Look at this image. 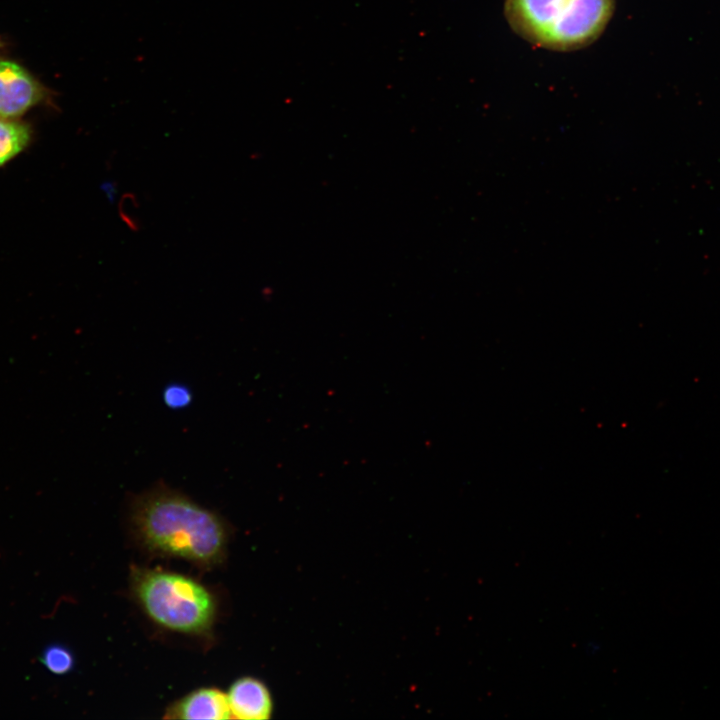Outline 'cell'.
<instances>
[{"instance_id": "277c9868", "label": "cell", "mask_w": 720, "mask_h": 720, "mask_svg": "<svg viewBox=\"0 0 720 720\" xmlns=\"http://www.w3.org/2000/svg\"><path fill=\"white\" fill-rule=\"evenodd\" d=\"M46 95L42 85L22 66L0 60V117L18 119Z\"/></svg>"}, {"instance_id": "6da1fadb", "label": "cell", "mask_w": 720, "mask_h": 720, "mask_svg": "<svg viewBox=\"0 0 720 720\" xmlns=\"http://www.w3.org/2000/svg\"><path fill=\"white\" fill-rule=\"evenodd\" d=\"M131 523L145 549L201 568L221 563L228 531L222 518L186 495L158 486L136 497Z\"/></svg>"}, {"instance_id": "5b68a950", "label": "cell", "mask_w": 720, "mask_h": 720, "mask_svg": "<svg viewBox=\"0 0 720 720\" xmlns=\"http://www.w3.org/2000/svg\"><path fill=\"white\" fill-rule=\"evenodd\" d=\"M232 718L264 720L271 717L273 702L266 685L253 677L237 679L227 693Z\"/></svg>"}, {"instance_id": "8992f818", "label": "cell", "mask_w": 720, "mask_h": 720, "mask_svg": "<svg viewBox=\"0 0 720 720\" xmlns=\"http://www.w3.org/2000/svg\"><path fill=\"white\" fill-rule=\"evenodd\" d=\"M167 719H231L227 694L217 688H200L170 705Z\"/></svg>"}, {"instance_id": "52a82bcc", "label": "cell", "mask_w": 720, "mask_h": 720, "mask_svg": "<svg viewBox=\"0 0 720 720\" xmlns=\"http://www.w3.org/2000/svg\"><path fill=\"white\" fill-rule=\"evenodd\" d=\"M31 140L32 129L29 124L0 117V168L22 153Z\"/></svg>"}, {"instance_id": "3957f363", "label": "cell", "mask_w": 720, "mask_h": 720, "mask_svg": "<svg viewBox=\"0 0 720 720\" xmlns=\"http://www.w3.org/2000/svg\"><path fill=\"white\" fill-rule=\"evenodd\" d=\"M131 587L148 617L164 628L203 635L214 623L216 604L213 595L188 576L136 568L131 575Z\"/></svg>"}, {"instance_id": "9c48e42d", "label": "cell", "mask_w": 720, "mask_h": 720, "mask_svg": "<svg viewBox=\"0 0 720 720\" xmlns=\"http://www.w3.org/2000/svg\"><path fill=\"white\" fill-rule=\"evenodd\" d=\"M191 400L190 392L181 385L167 387L164 392V401L173 408L186 406Z\"/></svg>"}, {"instance_id": "ba28073f", "label": "cell", "mask_w": 720, "mask_h": 720, "mask_svg": "<svg viewBox=\"0 0 720 720\" xmlns=\"http://www.w3.org/2000/svg\"><path fill=\"white\" fill-rule=\"evenodd\" d=\"M39 660L49 672L55 675L68 674L73 670L75 665L72 651L61 644H51L47 646L42 651Z\"/></svg>"}, {"instance_id": "7a4b0ae2", "label": "cell", "mask_w": 720, "mask_h": 720, "mask_svg": "<svg viewBox=\"0 0 720 720\" xmlns=\"http://www.w3.org/2000/svg\"><path fill=\"white\" fill-rule=\"evenodd\" d=\"M615 0H506L505 17L523 39L538 47L572 51L604 31Z\"/></svg>"}]
</instances>
